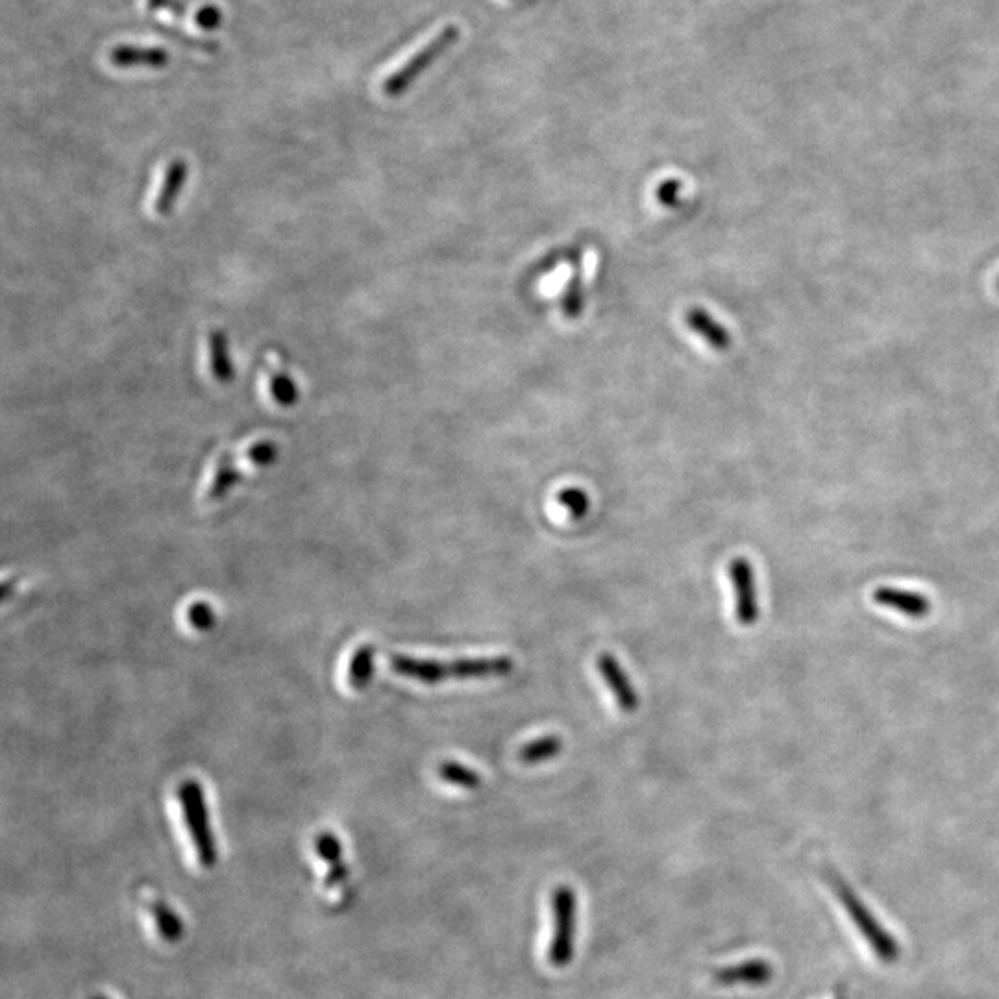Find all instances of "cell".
Listing matches in <instances>:
<instances>
[{"label":"cell","mask_w":999,"mask_h":999,"mask_svg":"<svg viewBox=\"0 0 999 999\" xmlns=\"http://www.w3.org/2000/svg\"><path fill=\"white\" fill-rule=\"evenodd\" d=\"M391 668L398 676L415 679L424 685H437L448 679H489L509 676L515 661L509 655L465 657L452 663L419 659L409 655H391Z\"/></svg>","instance_id":"cell-1"},{"label":"cell","mask_w":999,"mask_h":999,"mask_svg":"<svg viewBox=\"0 0 999 999\" xmlns=\"http://www.w3.org/2000/svg\"><path fill=\"white\" fill-rule=\"evenodd\" d=\"M178 800L182 803L185 827L197 850L198 861L210 870L217 863V844L211 831L210 811L204 800V790L198 781L189 779L180 785Z\"/></svg>","instance_id":"cell-2"},{"label":"cell","mask_w":999,"mask_h":999,"mask_svg":"<svg viewBox=\"0 0 999 999\" xmlns=\"http://www.w3.org/2000/svg\"><path fill=\"white\" fill-rule=\"evenodd\" d=\"M831 887L835 890L842 907L846 909L851 922L857 927V931L863 935L868 946L876 953L877 959L888 962V964L898 961L900 946H898L896 938L888 933L887 929L872 914V911L855 896V892L842 879H833Z\"/></svg>","instance_id":"cell-3"},{"label":"cell","mask_w":999,"mask_h":999,"mask_svg":"<svg viewBox=\"0 0 999 999\" xmlns=\"http://www.w3.org/2000/svg\"><path fill=\"white\" fill-rule=\"evenodd\" d=\"M554 931L546 959L554 968H567L574 959L578 931V896L574 888L559 885L552 894Z\"/></svg>","instance_id":"cell-4"},{"label":"cell","mask_w":999,"mask_h":999,"mask_svg":"<svg viewBox=\"0 0 999 999\" xmlns=\"http://www.w3.org/2000/svg\"><path fill=\"white\" fill-rule=\"evenodd\" d=\"M459 39V28L454 25L444 26L443 30L433 37L428 45L417 50L395 73L389 74L383 82V93L391 99L404 95L409 87L426 73L433 63L443 56L446 50L452 49Z\"/></svg>","instance_id":"cell-5"},{"label":"cell","mask_w":999,"mask_h":999,"mask_svg":"<svg viewBox=\"0 0 999 999\" xmlns=\"http://www.w3.org/2000/svg\"><path fill=\"white\" fill-rule=\"evenodd\" d=\"M729 578L735 591V618L740 626L750 628L759 620V598L752 563L744 557H735L729 563Z\"/></svg>","instance_id":"cell-6"},{"label":"cell","mask_w":999,"mask_h":999,"mask_svg":"<svg viewBox=\"0 0 999 999\" xmlns=\"http://www.w3.org/2000/svg\"><path fill=\"white\" fill-rule=\"evenodd\" d=\"M596 666H598V672L604 679L605 685L609 687V691L613 692L618 709L622 713H628V715L635 713L641 705V698H639V692L633 689V685L626 676L622 665L618 663L617 657L604 652V654L598 655Z\"/></svg>","instance_id":"cell-7"},{"label":"cell","mask_w":999,"mask_h":999,"mask_svg":"<svg viewBox=\"0 0 999 999\" xmlns=\"http://www.w3.org/2000/svg\"><path fill=\"white\" fill-rule=\"evenodd\" d=\"M774 977V968L765 959L729 964L715 970L713 981L720 987H765Z\"/></svg>","instance_id":"cell-8"},{"label":"cell","mask_w":999,"mask_h":999,"mask_svg":"<svg viewBox=\"0 0 999 999\" xmlns=\"http://www.w3.org/2000/svg\"><path fill=\"white\" fill-rule=\"evenodd\" d=\"M874 602L890 607L909 618H925L931 613V602L920 592L879 587L874 592Z\"/></svg>","instance_id":"cell-9"},{"label":"cell","mask_w":999,"mask_h":999,"mask_svg":"<svg viewBox=\"0 0 999 999\" xmlns=\"http://www.w3.org/2000/svg\"><path fill=\"white\" fill-rule=\"evenodd\" d=\"M187 163L184 160H173L167 169H165V174L161 178L160 189L156 193V198H154V211L161 215V217H167L171 211H173L174 204L178 197L182 195L184 191L185 180H187Z\"/></svg>","instance_id":"cell-10"},{"label":"cell","mask_w":999,"mask_h":999,"mask_svg":"<svg viewBox=\"0 0 999 999\" xmlns=\"http://www.w3.org/2000/svg\"><path fill=\"white\" fill-rule=\"evenodd\" d=\"M110 62L119 69L130 67H148L161 69L169 63L167 50L160 47H137V45H119L111 49Z\"/></svg>","instance_id":"cell-11"},{"label":"cell","mask_w":999,"mask_h":999,"mask_svg":"<svg viewBox=\"0 0 999 999\" xmlns=\"http://www.w3.org/2000/svg\"><path fill=\"white\" fill-rule=\"evenodd\" d=\"M685 322L692 332L698 333L707 345L713 346L716 352H728L731 348V335L728 330L702 308H691L685 313Z\"/></svg>","instance_id":"cell-12"},{"label":"cell","mask_w":999,"mask_h":999,"mask_svg":"<svg viewBox=\"0 0 999 999\" xmlns=\"http://www.w3.org/2000/svg\"><path fill=\"white\" fill-rule=\"evenodd\" d=\"M228 337L221 330H213L208 335V354H210V372L217 383L234 382V365L230 359Z\"/></svg>","instance_id":"cell-13"},{"label":"cell","mask_w":999,"mask_h":999,"mask_svg":"<svg viewBox=\"0 0 999 999\" xmlns=\"http://www.w3.org/2000/svg\"><path fill=\"white\" fill-rule=\"evenodd\" d=\"M374 663H376V650L374 646L365 644L354 652L350 665H348V683L354 691H363L374 678Z\"/></svg>","instance_id":"cell-14"},{"label":"cell","mask_w":999,"mask_h":999,"mask_svg":"<svg viewBox=\"0 0 999 999\" xmlns=\"http://www.w3.org/2000/svg\"><path fill=\"white\" fill-rule=\"evenodd\" d=\"M150 913L154 916L156 929L165 942L174 944L184 937V920L180 918V914L174 913L165 901H152Z\"/></svg>","instance_id":"cell-15"},{"label":"cell","mask_w":999,"mask_h":999,"mask_svg":"<svg viewBox=\"0 0 999 999\" xmlns=\"http://www.w3.org/2000/svg\"><path fill=\"white\" fill-rule=\"evenodd\" d=\"M563 752V740L557 735H544L541 739L531 740L524 744L518 752V759L524 765H539L543 761H550Z\"/></svg>","instance_id":"cell-16"},{"label":"cell","mask_w":999,"mask_h":999,"mask_svg":"<svg viewBox=\"0 0 999 999\" xmlns=\"http://www.w3.org/2000/svg\"><path fill=\"white\" fill-rule=\"evenodd\" d=\"M583 272H581V254L574 258V274L565 289V295L561 296V311L567 319L578 317L583 311Z\"/></svg>","instance_id":"cell-17"},{"label":"cell","mask_w":999,"mask_h":999,"mask_svg":"<svg viewBox=\"0 0 999 999\" xmlns=\"http://www.w3.org/2000/svg\"><path fill=\"white\" fill-rule=\"evenodd\" d=\"M437 774L444 783H450L459 789L474 790L481 787L480 774L456 761H443L437 768Z\"/></svg>","instance_id":"cell-18"},{"label":"cell","mask_w":999,"mask_h":999,"mask_svg":"<svg viewBox=\"0 0 999 999\" xmlns=\"http://www.w3.org/2000/svg\"><path fill=\"white\" fill-rule=\"evenodd\" d=\"M269 393L272 400L282 407L295 406L298 402V385L293 382V378L285 370H271L269 372Z\"/></svg>","instance_id":"cell-19"},{"label":"cell","mask_w":999,"mask_h":999,"mask_svg":"<svg viewBox=\"0 0 999 999\" xmlns=\"http://www.w3.org/2000/svg\"><path fill=\"white\" fill-rule=\"evenodd\" d=\"M239 480H241V474L235 469L232 459L228 456H222L219 459V463H217V470H215L213 483H211L210 491H208V498L210 500H221V498H224V494L228 493L232 487H235L239 483Z\"/></svg>","instance_id":"cell-20"},{"label":"cell","mask_w":999,"mask_h":999,"mask_svg":"<svg viewBox=\"0 0 999 999\" xmlns=\"http://www.w3.org/2000/svg\"><path fill=\"white\" fill-rule=\"evenodd\" d=\"M557 504L568 509L570 517L576 518V520L587 517L589 507H591L589 496H587V493L583 489H578V487H567V489L559 491L557 493Z\"/></svg>","instance_id":"cell-21"},{"label":"cell","mask_w":999,"mask_h":999,"mask_svg":"<svg viewBox=\"0 0 999 999\" xmlns=\"http://www.w3.org/2000/svg\"><path fill=\"white\" fill-rule=\"evenodd\" d=\"M315 851H317V855L330 868L337 866V864L345 863L343 861V844L330 831H322L321 835L317 837V840H315Z\"/></svg>","instance_id":"cell-22"},{"label":"cell","mask_w":999,"mask_h":999,"mask_svg":"<svg viewBox=\"0 0 999 999\" xmlns=\"http://www.w3.org/2000/svg\"><path fill=\"white\" fill-rule=\"evenodd\" d=\"M187 620L198 631H210L215 624V613H213L211 605L198 602L187 609Z\"/></svg>","instance_id":"cell-23"},{"label":"cell","mask_w":999,"mask_h":999,"mask_svg":"<svg viewBox=\"0 0 999 999\" xmlns=\"http://www.w3.org/2000/svg\"><path fill=\"white\" fill-rule=\"evenodd\" d=\"M247 457L258 467H267L278 457V448L272 441H259L248 448Z\"/></svg>","instance_id":"cell-24"},{"label":"cell","mask_w":999,"mask_h":999,"mask_svg":"<svg viewBox=\"0 0 999 999\" xmlns=\"http://www.w3.org/2000/svg\"><path fill=\"white\" fill-rule=\"evenodd\" d=\"M681 182L679 180H666L657 187V200L666 208H676L679 204V193H681Z\"/></svg>","instance_id":"cell-25"},{"label":"cell","mask_w":999,"mask_h":999,"mask_svg":"<svg viewBox=\"0 0 999 999\" xmlns=\"http://www.w3.org/2000/svg\"><path fill=\"white\" fill-rule=\"evenodd\" d=\"M222 15L215 6H204L200 12L197 13V25L202 26L204 30H215L221 25Z\"/></svg>","instance_id":"cell-26"},{"label":"cell","mask_w":999,"mask_h":999,"mask_svg":"<svg viewBox=\"0 0 999 999\" xmlns=\"http://www.w3.org/2000/svg\"><path fill=\"white\" fill-rule=\"evenodd\" d=\"M346 877H348V868H346L345 863L337 864V866H332L328 870V874L324 877V887L333 888L341 883H345Z\"/></svg>","instance_id":"cell-27"},{"label":"cell","mask_w":999,"mask_h":999,"mask_svg":"<svg viewBox=\"0 0 999 999\" xmlns=\"http://www.w3.org/2000/svg\"><path fill=\"white\" fill-rule=\"evenodd\" d=\"M169 0H147L148 10H160Z\"/></svg>","instance_id":"cell-28"},{"label":"cell","mask_w":999,"mask_h":999,"mask_svg":"<svg viewBox=\"0 0 999 999\" xmlns=\"http://www.w3.org/2000/svg\"><path fill=\"white\" fill-rule=\"evenodd\" d=\"M91 999H108V998H104V996H95V998H91Z\"/></svg>","instance_id":"cell-29"},{"label":"cell","mask_w":999,"mask_h":999,"mask_svg":"<svg viewBox=\"0 0 999 999\" xmlns=\"http://www.w3.org/2000/svg\"><path fill=\"white\" fill-rule=\"evenodd\" d=\"M996 289H998V293H999V278H998V280H996Z\"/></svg>","instance_id":"cell-30"}]
</instances>
